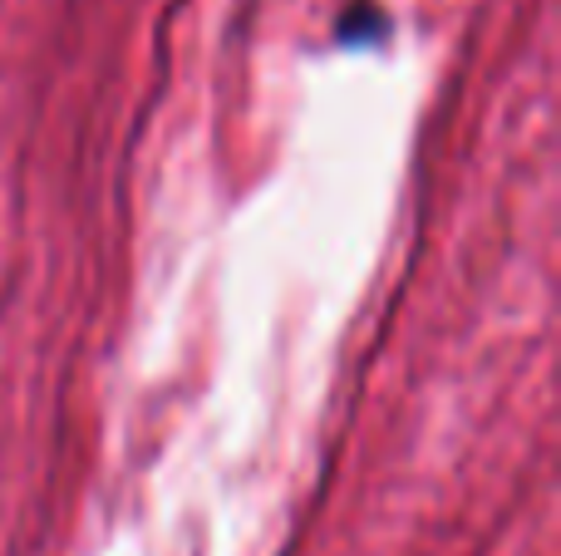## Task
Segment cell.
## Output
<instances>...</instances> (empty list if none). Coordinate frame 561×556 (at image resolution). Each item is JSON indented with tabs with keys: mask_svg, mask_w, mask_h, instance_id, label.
Segmentation results:
<instances>
[{
	"mask_svg": "<svg viewBox=\"0 0 561 556\" xmlns=\"http://www.w3.org/2000/svg\"><path fill=\"white\" fill-rule=\"evenodd\" d=\"M385 30H389V20L379 15L375 5H355L345 20H340V39H350V45H359V39H365V45H375Z\"/></svg>",
	"mask_w": 561,
	"mask_h": 556,
	"instance_id": "cell-1",
	"label": "cell"
}]
</instances>
